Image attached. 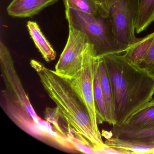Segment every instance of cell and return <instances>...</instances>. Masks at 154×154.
<instances>
[{"mask_svg":"<svg viewBox=\"0 0 154 154\" xmlns=\"http://www.w3.org/2000/svg\"><path fill=\"white\" fill-rule=\"evenodd\" d=\"M97 57L99 61L101 85L107 113L106 122L114 126L116 125V122L111 86L103 57L100 56H97Z\"/></svg>","mask_w":154,"mask_h":154,"instance_id":"cell-11","label":"cell"},{"mask_svg":"<svg viewBox=\"0 0 154 154\" xmlns=\"http://www.w3.org/2000/svg\"><path fill=\"white\" fill-rule=\"evenodd\" d=\"M136 16V0H110L108 18L110 28L116 43L125 51L137 38Z\"/></svg>","mask_w":154,"mask_h":154,"instance_id":"cell-6","label":"cell"},{"mask_svg":"<svg viewBox=\"0 0 154 154\" xmlns=\"http://www.w3.org/2000/svg\"><path fill=\"white\" fill-rule=\"evenodd\" d=\"M97 56L93 45L88 42L83 54L82 70L75 78L70 81L88 110L96 136L103 140L101 134L98 128V113L94 96V82Z\"/></svg>","mask_w":154,"mask_h":154,"instance_id":"cell-5","label":"cell"},{"mask_svg":"<svg viewBox=\"0 0 154 154\" xmlns=\"http://www.w3.org/2000/svg\"><path fill=\"white\" fill-rule=\"evenodd\" d=\"M30 65L37 72L48 96L56 104L61 119L67 124V129L87 140L96 153H101V149L106 145L96 136L88 110L70 80L60 76L38 61L31 60Z\"/></svg>","mask_w":154,"mask_h":154,"instance_id":"cell-2","label":"cell"},{"mask_svg":"<svg viewBox=\"0 0 154 154\" xmlns=\"http://www.w3.org/2000/svg\"><path fill=\"white\" fill-rule=\"evenodd\" d=\"M57 1L58 0H12L7 8V12L13 17H31Z\"/></svg>","mask_w":154,"mask_h":154,"instance_id":"cell-9","label":"cell"},{"mask_svg":"<svg viewBox=\"0 0 154 154\" xmlns=\"http://www.w3.org/2000/svg\"><path fill=\"white\" fill-rule=\"evenodd\" d=\"M112 136L120 139L154 144V127L147 129L120 131L113 129Z\"/></svg>","mask_w":154,"mask_h":154,"instance_id":"cell-16","label":"cell"},{"mask_svg":"<svg viewBox=\"0 0 154 154\" xmlns=\"http://www.w3.org/2000/svg\"><path fill=\"white\" fill-rule=\"evenodd\" d=\"M139 66L154 79V40L146 57Z\"/></svg>","mask_w":154,"mask_h":154,"instance_id":"cell-19","label":"cell"},{"mask_svg":"<svg viewBox=\"0 0 154 154\" xmlns=\"http://www.w3.org/2000/svg\"><path fill=\"white\" fill-rule=\"evenodd\" d=\"M135 30L138 34L154 22V0H136Z\"/></svg>","mask_w":154,"mask_h":154,"instance_id":"cell-14","label":"cell"},{"mask_svg":"<svg viewBox=\"0 0 154 154\" xmlns=\"http://www.w3.org/2000/svg\"><path fill=\"white\" fill-rule=\"evenodd\" d=\"M120 131L147 129L154 127V99L132 113L121 126H113Z\"/></svg>","mask_w":154,"mask_h":154,"instance_id":"cell-8","label":"cell"},{"mask_svg":"<svg viewBox=\"0 0 154 154\" xmlns=\"http://www.w3.org/2000/svg\"><path fill=\"white\" fill-rule=\"evenodd\" d=\"M121 154H154V144L120 139L111 137L104 142Z\"/></svg>","mask_w":154,"mask_h":154,"instance_id":"cell-10","label":"cell"},{"mask_svg":"<svg viewBox=\"0 0 154 154\" xmlns=\"http://www.w3.org/2000/svg\"><path fill=\"white\" fill-rule=\"evenodd\" d=\"M65 9L93 16H100L99 5L96 0H63Z\"/></svg>","mask_w":154,"mask_h":154,"instance_id":"cell-17","label":"cell"},{"mask_svg":"<svg viewBox=\"0 0 154 154\" xmlns=\"http://www.w3.org/2000/svg\"><path fill=\"white\" fill-rule=\"evenodd\" d=\"M100 9V16L104 18L109 17L110 0H96Z\"/></svg>","mask_w":154,"mask_h":154,"instance_id":"cell-20","label":"cell"},{"mask_svg":"<svg viewBox=\"0 0 154 154\" xmlns=\"http://www.w3.org/2000/svg\"><path fill=\"white\" fill-rule=\"evenodd\" d=\"M27 27L35 45L46 62L55 59L56 53L51 44L46 38L36 22L28 21Z\"/></svg>","mask_w":154,"mask_h":154,"instance_id":"cell-13","label":"cell"},{"mask_svg":"<svg viewBox=\"0 0 154 154\" xmlns=\"http://www.w3.org/2000/svg\"><path fill=\"white\" fill-rule=\"evenodd\" d=\"M68 26V39L56 65L55 72L60 76L71 80L82 70L84 50L89 40L85 34L70 24Z\"/></svg>","mask_w":154,"mask_h":154,"instance_id":"cell-7","label":"cell"},{"mask_svg":"<svg viewBox=\"0 0 154 154\" xmlns=\"http://www.w3.org/2000/svg\"><path fill=\"white\" fill-rule=\"evenodd\" d=\"M94 96L95 105L98 113V124H102L103 122H107V113L103 94L101 85L100 76L99 69V61L98 57L96 59L95 66V74H94Z\"/></svg>","mask_w":154,"mask_h":154,"instance_id":"cell-15","label":"cell"},{"mask_svg":"<svg viewBox=\"0 0 154 154\" xmlns=\"http://www.w3.org/2000/svg\"><path fill=\"white\" fill-rule=\"evenodd\" d=\"M154 40V32L141 38H137L122 54L130 62L139 66L146 57Z\"/></svg>","mask_w":154,"mask_h":154,"instance_id":"cell-12","label":"cell"},{"mask_svg":"<svg viewBox=\"0 0 154 154\" xmlns=\"http://www.w3.org/2000/svg\"><path fill=\"white\" fill-rule=\"evenodd\" d=\"M0 64L5 85L1 92V106L10 119L21 129L40 140H49L42 129L15 69L10 52L2 41L0 43Z\"/></svg>","mask_w":154,"mask_h":154,"instance_id":"cell-3","label":"cell"},{"mask_svg":"<svg viewBox=\"0 0 154 154\" xmlns=\"http://www.w3.org/2000/svg\"><path fill=\"white\" fill-rule=\"evenodd\" d=\"M45 119L49 122L52 123L55 128L58 131L61 135L67 138L66 133L64 132L63 129L59 123V119L61 118L57 108H47L45 112Z\"/></svg>","mask_w":154,"mask_h":154,"instance_id":"cell-18","label":"cell"},{"mask_svg":"<svg viewBox=\"0 0 154 154\" xmlns=\"http://www.w3.org/2000/svg\"><path fill=\"white\" fill-rule=\"evenodd\" d=\"M68 24L84 33L94 46L97 56L122 54L125 52L115 41L108 18L85 14L72 9H65Z\"/></svg>","mask_w":154,"mask_h":154,"instance_id":"cell-4","label":"cell"},{"mask_svg":"<svg viewBox=\"0 0 154 154\" xmlns=\"http://www.w3.org/2000/svg\"><path fill=\"white\" fill-rule=\"evenodd\" d=\"M100 56L104 59L111 86L116 122L114 126L119 127L153 99L154 79L122 54Z\"/></svg>","mask_w":154,"mask_h":154,"instance_id":"cell-1","label":"cell"}]
</instances>
